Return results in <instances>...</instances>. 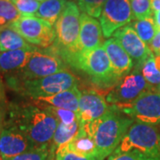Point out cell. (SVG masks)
Segmentation results:
<instances>
[{"label": "cell", "instance_id": "cell-1", "mask_svg": "<svg viewBox=\"0 0 160 160\" xmlns=\"http://www.w3.org/2000/svg\"><path fill=\"white\" fill-rule=\"evenodd\" d=\"M6 124L17 127L35 148H40L50 147L59 121L48 111L33 102L12 105Z\"/></svg>", "mask_w": 160, "mask_h": 160}, {"label": "cell", "instance_id": "cell-2", "mask_svg": "<svg viewBox=\"0 0 160 160\" xmlns=\"http://www.w3.org/2000/svg\"><path fill=\"white\" fill-rule=\"evenodd\" d=\"M133 123L116 105H111L102 118L90 123L80 122V128L93 139L98 158L105 160L118 147Z\"/></svg>", "mask_w": 160, "mask_h": 160}, {"label": "cell", "instance_id": "cell-3", "mask_svg": "<svg viewBox=\"0 0 160 160\" xmlns=\"http://www.w3.org/2000/svg\"><path fill=\"white\" fill-rule=\"evenodd\" d=\"M62 58L72 67L85 72L101 87L115 86L121 79L114 73L103 46L92 50L78 51Z\"/></svg>", "mask_w": 160, "mask_h": 160}, {"label": "cell", "instance_id": "cell-4", "mask_svg": "<svg viewBox=\"0 0 160 160\" xmlns=\"http://www.w3.org/2000/svg\"><path fill=\"white\" fill-rule=\"evenodd\" d=\"M77 77L67 70L38 79L11 82L8 85L18 92L35 100L78 87Z\"/></svg>", "mask_w": 160, "mask_h": 160}, {"label": "cell", "instance_id": "cell-5", "mask_svg": "<svg viewBox=\"0 0 160 160\" xmlns=\"http://www.w3.org/2000/svg\"><path fill=\"white\" fill-rule=\"evenodd\" d=\"M79 7L71 1H68L62 13L54 24L56 38L52 47L60 54L64 55L80 51Z\"/></svg>", "mask_w": 160, "mask_h": 160}, {"label": "cell", "instance_id": "cell-6", "mask_svg": "<svg viewBox=\"0 0 160 160\" xmlns=\"http://www.w3.org/2000/svg\"><path fill=\"white\" fill-rule=\"evenodd\" d=\"M64 61L54 48H37L31 54L26 65L18 71L9 75L8 83L33 80L56 74L65 70Z\"/></svg>", "mask_w": 160, "mask_h": 160}, {"label": "cell", "instance_id": "cell-7", "mask_svg": "<svg viewBox=\"0 0 160 160\" xmlns=\"http://www.w3.org/2000/svg\"><path fill=\"white\" fill-rule=\"evenodd\" d=\"M132 150L159 157L160 132L158 129L153 125L140 122L133 123L113 153H124Z\"/></svg>", "mask_w": 160, "mask_h": 160}, {"label": "cell", "instance_id": "cell-8", "mask_svg": "<svg viewBox=\"0 0 160 160\" xmlns=\"http://www.w3.org/2000/svg\"><path fill=\"white\" fill-rule=\"evenodd\" d=\"M10 27L30 45L42 48L50 47L56 38L54 26L36 15H22Z\"/></svg>", "mask_w": 160, "mask_h": 160}, {"label": "cell", "instance_id": "cell-9", "mask_svg": "<svg viewBox=\"0 0 160 160\" xmlns=\"http://www.w3.org/2000/svg\"><path fill=\"white\" fill-rule=\"evenodd\" d=\"M116 106L135 122L160 125V93L156 88L144 92L131 102Z\"/></svg>", "mask_w": 160, "mask_h": 160}, {"label": "cell", "instance_id": "cell-10", "mask_svg": "<svg viewBox=\"0 0 160 160\" xmlns=\"http://www.w3.org/2000/svg\"><path fill=\"white\" fill-rule=\"evenodd\" d=\"M154 88L146 82L142 74V69L135 68L122 78L105 98L107 102L111 105H120L131 102L144 92Z\"/></svg>", "mask_w": 160, "mask_h": 160}, {"label": "cell", "instance_id": "cell-11", "mask_svg": "<svg viewBox=\"0 0 160 160\" xmlns=\"http://www.w3.org/2000/svg\"><path fill=\"white\" fill-rule=\"evenodd\" d=\"M133 20L130 0H108L100 16L104 38H109L118 29Z\"/></svg>", "mask_w": 160, "mask_h": 160}, {"label": "cell", "instance_id": "cell-12", "mask_svg": "<svg viewBox=\"0 0 160 160\" xmlns=\"http://www.w3.org/2000/svg\"><path fill=\"white\" fill-rule=\"evenodd\" d=\"M113 36L132 59L134 68L142 69L143 63L147 61L148 58L154 54L149 46L141 39L130 24L118 29Z\"/></svg>", "mask_w": 160, "mask_h": 160}, {"label": "cell", "instance_id": "cell-13", "mask_svg": "<svg viewBox=\"0 0 160 160\" xmlns=\"http://www.w3.org/2000/svg\"><path fill=\"white\" fill-rule=\"evenodd\" d=\"M33 144L17 127L6 124L0 130V154L6 160L34 149Z\"/></svg>", "mask_w": 160, "mask_h": 160}, {"label": "cell", "instance_id": "cell-14", "mask_svg": "<svg viewBox=\"0 0 160 160\" xmlns=\"http://www.w3.org/2000/svg\"><path fill=\"white\" fill-rule=\"evenodd\" d=\"M110 109L106 98L95 90L80 92L78 115L81 123H90L102 118Z\"/></svg>", "mask_w": 160, "mask_h": 160}, {"label": "cell", "instance_id": "cell-15", "mask_svg": "<svg viewBox=\"0 0 160 160\" xmlns=\"http://www.w3.org/2000/svg\"><path fill=\"white\" fill-rule=\"evenodd\" d=\"M103 37L101 23L96 19L82 12L80 17V51L92 50L102 46Z\"/></svg>", "mask_w": 160, "mask_h": 160}, {"label": "cell", "instance_id": "cell-16", "mask_svg": "<svg viewBox=\"0 0 160 160\" xmlns=\"http://www.w3.org/2000/svg\"><path fill=\"white\" fill-rule=\"evenodd\" d=\"M103 48L109 57L114 73L119 78L131 72L134 62L117 38H108L103 44Z\"/></svg>", "mask_w": 160, "mask_h": 160}, {"label": "cell", "instance_id": "cell-17", "mask_svg": "<svg viewBox=\"0 0 160 160\" xmlns=\"http://www.w3.org/2000/svg\"><path fill=\"white\" fill-rule=\"evenodd\" d=\"M80 91L74 88L67 91L61 92L46 97H40L32 100L38 106H52L60 109H69L78 113Z\"/></svg>", "mask_w": 160, "mask_h": 160}, {"label": "cell", "instance_id": "cell-18", "mask_svg": "<svg viewBox=\"0 0 160 160\" xmlns=\"http://www.w3.org/2000/svg\"><path fill=\"white\" fill-rule=\"evenodd\" d=\"M36 49L33 46L29 49L0 52V72L12 74L23 68Z\"/></svg>", "mask_w": 160, "mask_h": 160}, {"label": "cell", "instance_id": "cell-19", "mask_svg": "<svg viewBox=\"0 0 160 160\" xmlns=\"http://www.w3.org/2000/svg\"><path fill=\"white\" fill-rule=\"evenodd\" d=\"M80 126L81 124H80L79 118L72 124H64L62 122H59L50 144L49 158H52L54 153L58 149L67 145L78 134Z\"/></svg>", "mask_w": 160, "mask_h": 160}, {"label": "cell", "instance_id": "cell-20", "mask_svg": "<svg viewBox=\"0 0 160 160\" xmlns=\"http://www.w3.org/2000/svg\"><path fill=\"white\" fill-rule=\"evenodd\" d=\"M33 46L10 26L0 28V52L29 49Z\"/></svg>", "mask_w": 160, "mask_h": 160}, {"label": "cell", "instance_id": "cell-21", "mask_svg": "<svg viewBox=\"0 0 160 160\" xmlns=\"http://www.w3.org/2000/svg\"><path fill=\"white\" fill-rule=\"evenodd\" d=\"M67 0H45L40 3L39 8L35 14L54 26L67 6Z\"/></svg>", "mask_w": 160, "mask_h": 160}, {"label": "cell", "instance_id": "cell-22", "mask_svg": "<svg viewBox=\"0 0 160 160\" xmlns=\"http://www.w3.org/2000/svg\"><path fill=\"white\" fill-rule=\"evenodd\" d=\"M62 148L71 150L76 153L97 157L96 149H95V143H94L93 139L90 135H88L86 132L81 130V128H80L78 134L70 142L65 145Z\"/></svg>", "mask_w": 160, "mask_h": 160}, {"label": "cell", "instance_id": "cell-23", "mask_svg": "<svg viewBox=\"0 0 160 160\" xmlns=\"http://www.w3.org/2000/svg\"><path fill=\"white\" fill-rule=\"evenodd\" d=\"M129 24L136 31L141 39L148 46H149V44L158 33V29L155 24L154 18L152 17L146 18L142 20H135Z\"/></svg>", "mask_w": 160, "mask_h": 160}, {"label": "cell", "instance_id": "cell-24", "mask_svg": "<svg viewBox=\"0 0 160 160\" xmlns=\"http://www.w3.org/2000/svg\"><path fill=\"white\" fill-rule=\"evenodd\" d=\"M22 16L11 0H0V28L10 26Z\"/></svg>", "mask_w": 160, "mask_h": 160}, {"label": "cell", "instance_id": "cell-25", "mask_svg": "<svg viewBox=\"0 0 160 160\" xmlns=\"http://www.w3.org/2000/svg\"><path fill=\"white\" fill-rule=\"evenodd\" d=\"M142 74L149 86L155 87L160 85V70L155 62V55H151L143 63Z\"/></svg>", "mask_w": 160, "mask_h": 160}, {"label": "cell", "instance_id": "cell-26", "mask_svg": "<svg viewBox=\"0 0 160 160\" xmlns=\"http://www.w3.org/2000/svg\"><path fill=\"white\" fill-rule=\"evenodd\" d=\"M108 0H78V6L84 13L93 18H99Z\"/></svg>", "mask_w": 160, "mask_h": 160}, {"label": "cell", "instance_id": "cell-27", "mask_svg": "<svg viewBox=\"0 0 160 160\" xmlns=\"http://www.w3.org/2000/svg\"><path fill=\"white\" fill-rule=\"evenodd\" d=\"M38 107L48 111L59 122H62L64 124H72L79 118L78 113L72 111V110L60 109V108H55V107H52V106H38Z\"/></svg>", "mask_w": 160, "mask_h": 160}, {"label": "cell", "instance_id": "cell-28", "mask_svg": "<svg viewBox=\"0 0 160 160\" xmlns=\"http://www.w3.org/2000/svg\"><path fill=\"white\" fill-rule=\"evenodd\" d=\"M134 20H142L152 17V7L150 0H130Z\"/></svg>", "mask_w": 160, "mask_h": 160}, {"label": "cell", "instance_id": "cell-29", "mask_svg": "<svg viewBox=\"0 0 160 160\" xmlns=\"http://www.w3.org/2000/svg\"><path fill=\"white\" fill-rule=\"evenodd\" d=\"M50 156V147H40L34 148L22 154L15 156L6 160H49Z\"/></svg>", "mask_w": 160, "mask_h": 160}, {"label": "cell", "instance_id": "cell-30", "mask_svg": "<svg viewBox=\"0 0 160 160\" xmlns=\"http://www.w3.org/2000/svg\"><path fill=\"white\" fill-rule=\"evenodd\" d=\"M107 160H160L159 157L144 154L136 150H132L124 153H112Z\"/></svg>", "mask_w": 160, "mask_h": 160}, {"label": "cell", "instance_id": "cell-31", "mask_svg": "<svg viewBox=\"0 0 160 160\" xmlns=\"http://www.w3.org/2000/svg\"><path fill=\"white\" fill-rule=\"evenodd\" d=\"M22 15H35L38 10L40 2L37 0H11Z\"/></svg>", "mask_w": 160, "mask_h": 160}, {"label": "cell", "instance_id": "cell-32", "mask_svg": "<svg viewBox=\"0 0 160 160\" xmlns=\"http://www.w3.org/2000/svg\"><path fill=\"white\" fill-rule=\"evenodd\" d=\"M53 160H100L95 156H89V155H83L79 153H76L71 150L62 148L58 149L54 153L52 158Z\"/></svg>", "mask_w": 160, "mask_h": 160}, {"label": "cell", "instance_id": "cell-33", "mask_svg": "<svg viewBox=\"0 0 160 160\" xmlns=\"http://www.w3.org/2000/svg\"><path fill=\"white\" fill-rule=\"evenodd\" d=\"M149 47L155 55H160V30L158 31L153 40L149 44Z\"/></svg>", "mask_w": 160, "mask_h": 160}, {"label": "cell", "instance_id": "cell-34", "mask_svg": "<svg viewBox=\"0 0 160 160\" xmlns=\"http://www.w3.org/2000/svg\"><path fill=\"white\" fill-rule=\"evenodd\" d=\"M154 22L158 31L160 30V11L154 12Z\"/></svg>", "mask_w": 160, "mask_h": 160}, {"label": "cell", "instance_id": "cell-35", "mask_svg": "<svg viewBox=\"0 0 160 160\" xmlns=\"http://www.w3.org/2000/svg\"><path fill=\"white\" fill-rule=\"evenodd\" d=\"M153 12L160 11V0H150Z\"/></svg>", "mask_w": 160, "mask_h": 160}, {"label": "cell", "instance_id": "cell-36", "mask_svg": "<svg viewBox=\"0 0 160 160\" xmlns=\"http://www.w3.org/2000/svg\"><path fill=\"white\" fill-rule=\"evenodd\" d=\"M0 130H1V128H0ZM0 160H4L3 159V158H2V156H1V154H0Z\"/></svg>", "mask_w": 160, "mask_h": 160}, {"label": "cell", "instance_id": "cell-37", "mask_svg": "<svg viewBox=\"0 0 160 160\" xmlns=\"http://www.w3.org/2000/svg\"><path fill=\"white\" fill-rule=\"evenodd\" d=\"M37 1H38V2H43V1H45V0H37Z\"/></svg>", "mask_w": 160, "mask_h": 160}, {"label": "cell", "instance_id": "cell-38", "mask_svg": "<svg viewBox=\"0 0 160 160\" xmlns=\"http://www.w3.org/2000/svg\"><path fill=\"white\" fill-rule=\"evenodd\" d=\"M158 92H159V93H160V85H159V87H158Z\"/></svg>", "mask_w": 160, "mask_h": 160}, {"label": "cell", "instance_id": "cell-39", "mask_svg": "<svg viewBox=\"0 0 160 160\" xmlns=\"http://www.w3.org/2000/svg\"><path fill=\"white\" fill-rule=\"evenodd\" d=\"M49 160H53V159H50V158H49Z\"/></svg>", "mask_w": 160, "mask_h": 160}]
</instances>
